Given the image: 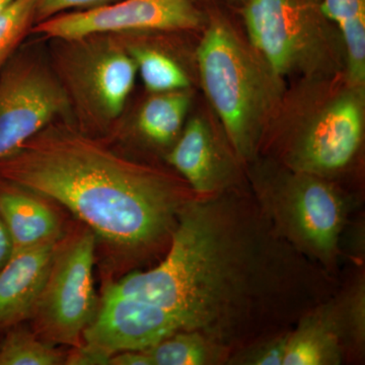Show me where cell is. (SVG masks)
<instances>
[{
	"label": "cell",
	"mask_w": 365,
	"mask_h": 365,
	"mask_svg": "<svg viewBox=\"0 0 365 365\" xmlns=\"http://www.w3.org/2000/svg\"><path fill=\"white\" fill-rule=\"evenodd\" d=\"M105 289L162 307L232 354L292 330L339 282L278 234L247 186L190 201L163 260Z\"/></svg>",
	"instance_id": "obj_1"
},
{
	"label": "cell",
	"mask_w": 365,
	"mask_h": 365,
	"mask_svg": "<svg viewBox=\"0 0 365 365\" xmlns=\"http://www.w3.org/2000/svg\"><path fill=\"white\" fill-rule=\"evenodd\" d=\"M237 13L252 44L287 83L346 72L344 43L324 0H246Z\"/></svg>",
	"instance_id": "obj_6"
},
{
	"label": "cell",
	"mask_w": 365,
	"mask_h": 365,
	"mask_svg": "<svg viewBox=\"0 0 365 365\" xmlns=\"http://www.w3.org/2000/svg\"><path fill=\"white\" fill-rule=\"evenodd\" d=\"M195 1L197 4H200V6H204V4H215L227 7V9H232V11H237L241 9L246 0H195Z\"/></svg>",
	"instance_id": "obj_27"
},
{
	"label": "cell",
	"mask_w": 365,
	"mask_h": 365,
	"mask_svg": "<svg viewBox=\"0 0 365 365\" xmlns=\"http://www.w3.org/2000/svg\"><path fill=\"white\" fill-rule=\"evenodd\" d=\"M110 365H153L148 350H129L113 355Z\"/></svg>",
	"instance_id": "obj_25"
},
{
	"label": "cell",
	"mask_w": 365,
	"mask_h": 365,
	"mask_svg": "<svg viewBox=\"0 0 365 365\" xmlns=\"http://www.w3.org/2000/svg\"><path fill=\"white\" fill-rule=\"evenodd\" d=\"M126 49L148 93L188 90L198 86L196 69L188 68L170 48L143 42L126 46Z\"/></svg>",
	"instance_id": "obj_17"
},
{
	"label": "cell",
	"mask_w": 365,
	"mask_h": 365,
	"mask_svg": "<svg viewBox=\"0 0 365 365\" xmlns=\"http://www.w3.org/2000/svg\"><path fill=\"white\" fill-rule=\"evenodd\" d=\"M179 331L176 319L162 307L105 289L81 343L112 357L122 351L150 349Z\"/></svg>",
	"instance_id": "obj_11"
},
{
	"label": "cell",
	"mask_w": 365,
	"mask_h": 365,
	"mask_svg": "<svg viewBox=\"0 0 365 365\" xmlns=\"http://www.w3.org/2000/svg\"><path fill=\"white\" fill-rule=\"evenodd\" d=\"M194 98V88L150 93L137 112L135 125L139 135L146 143L168 153L182 133L193 108Z\"/></svg>",
	"instance_id": "obj_16"
},
{
	"label": "cell",
	"mask_w": 365,
	"mask_h": 365,
	"mask_svg": "<svg viewBox=\"0 0 365 365\" xmlns=\"http://www.w3.org/2000/svg\"><path fill=\"white\" fill-rule=\"evenodd\" d=\"M249 186L278 234L337 277L341 235L348 215L337 182L288 169L259 155L246 165Z\"/></svg>",
	"instance_id": "obj_5"
},
{
	"label": "cell",
	"mask_w": 365,
	"mask_h": 365,
	"mask_svg": "<svg viewBox=\"0 0 365 365\" xmlns=\"http://www.w3.org/2000/svg\"><path fill=\"white\" fill-rule=\"evenodd\" d=\"M365 85L346 72L288 83L260 155L336 182L361 157Z\"/></svg>",
	"instance_id": "obj_4"
},
{
	"label": "cell",
	"mask_w": 365,
	"mask_h": 365,
	"mask_svg": "<svg viewBox=\"0 0 365 365\" xmlns=\"http://www.w3.org/2000/svg\"><path fill=\"white\" fill-rule=\"evenodd\" d=\"M0 181L56 201L110 248L144 260L169 249L195 192L176 172L117 155L68 127H46L0 160Z\"/></svg>",
	"instance_id": "obj_2"
},
{
	"label": "cell",
	"mask_w": 365,
	"mask_h": 365,
	"mask_svg": "<svg viewBox=\"0 0 365 365\" xmlns=\"http://www.w3.org/2000/svg\"><path fill=\"white\" fill-rule=\"evenodd\" d=\"M335 295L304 314L290 331L283 365H339L351 356Z\"/></svg>",
	"instance_id": "obj_13"
},
{
	"label": "cell",
	"mask_w": 365,
	"mask_h": 365,
	"mask_svg": "<svg viewBox=\"0 0 365 365\" xmlns=\"http://www.w3.org/2000/svg\"><path fill=\"white\" fill-rule=\"evenodd\" d=\"M0 217L13 244L14 253L56 242L63 225L45 197L0 181Z\"/></svg>",
	"instance_id": "obj_15"
},
{
	"label": "cell",
	"mask_w": 365,
	"mask_h": 365,
	"mask_svg": "<svg viewBox=\"0 0 365 365\" xmlns=\"http://www.w3.org/2000/svg\"><path fill=\"white\" fill-rule=\"evenodd\" d=\"M0 343V365H60L66 355L34 331L14 326Z\"/></svg>",
	"instance_id": "obj_20"
},
{
	"label": "cell",
	"mask_w": 365,
	"mask_h": 365,
	"mask_svg": "<svg viewBox=\"0 0 365 365\" xmlns=\"http://www.w3.org/2000/svg\"><path fill=\"white\" fill-rule=\"evenodd\" d=\"M14 1V0H0V14L4 13Z\"/></svg>",
	"instance_id": "obj_28"
},
{
	"label": "cell",
	"mask_w": 365,
	"mask_h": 365,
	"mask_svg": "<svg viewBox=\"0 0 365 365\" xmlns=\"http://www.w3.org/2000/svg\"><path fill=\"white\" fill-rule=\"evenodd\" d=\"M36 21V0H14L0 14V71Z\"/></svg>",
	"instance_id": "obj_21"
},
{
	"label": "cell",
	"mask_w": 365,
	"mask_h": 365,
	"mask_svg": "<svg viewBox=\"0 0 365 365\" xmlns=\"http://www.w3.org/2000/svg\"><path fill=\"white\" fill-rule=\"evenodd\" d=\"M165 158L199 197L249 186L246 167L206 102L202 109L190 113Z\"/></svg>",
	"instance_id": "obj_9"
},
{
	"label": "cell",
	"mask_w": 365,
	"mask_h": 365,
	"mask_svg": "<svg viewBox=\"0 0 365 365\" xmlns=\"http://www.w3.org/2000/svg\"><path fill=\"white\" fill-rule=\"evenodd\" d=\"M116 0H36V21L39 23L71 9H93Z\"/></svg>",
	"instance_id": "obj_23"
},
{
	"label": "cell",
	"mask_w": 365,
	"mask_h": 365,
	"mask_svg": "<svg viewBox=\"0 0 365 365\" xmlns=\"http://www.w3.org/2000/svg\"><path fill=\"white\" fill-rule=\"evenodd\" d=\"M205 9L195 0H116L105 6L52 16L33 32L73 42L113 33H200Z\"/></svg>",
	"instance_id": "obj_8"
},
{
	"label": "cell",
	"mask_w": 365,
	"mask_h": 365,
	"mask_svg": "<svg viewBox=\"0 0 365 365\" xmlns=\"http://www.w3.org/2000/svg\"><path fill=\"white\" fill-rule=\"evenodd\" d=\"M290 331L237 350L230 354L227 364L283 365Z\"/></svg>",
	"instance_id": "obj_22"
},
{
	"label": "cell",
	"mask_w": 365,
	"mask_h": 365,
	"mask_svg": "<svg viewBox=\"0 0 365 365\" xmlns=\"http://www.w3.org/2000/svg\"><path fill=\"white\" fill-rule=\"evenodd\" d=\"M72 90L91 119L106 125L122 114L135 86L137 69L126 46L105 44L79 57Z\"/></svg>",
	"instance_id": "obj_12"
},
{
	"label": "cell",
	"mask_w": 365,
	"mask_h": 365,
	"mask_svg": "<svg viewBox=\"0 0 365 365\" xmlns=\"http://www.w3.org/2000/svg\"><path fill=\"white\" fill-rule=\"evenodd\" d=\"M195 48L198 86L245 167L260 155L288 83L245 32L237 11L207 4Z\"/></svg>",
	"instance_id": "obj_3"
},
{
	"label": "cell",
	"mask_w": 365,
	"mask_h": 365,
	"mask_svg": "<svg viewBox=\"0 0 365 365\" xmlns=\"http://www.w3.org/2000/svg\"><path fill=\"white\" fill-rule=\"evenodd\" d=\"M344 43L346 76L365 85V0H324Z\"/></svg>",
	"instance_id": "obj_18"
},
{
	"label": "cell",
	"mask_w": 365,
	"mask_h": 365,
	"mask_svg": "<svg viewBox=\"0 0 365 365\" xmlns=\"http://www.w3.org/2000/svg\"><path fill=\"white\" fill-rule=\"evenodd\" d=\"M58 242L14 253L1 268L0 329L31 319Z\"/></svg>",
	"instance_id": "obj_14"
},
{
	"label": "cell",
	"mask_w": 365,
	"mask_h": 365,
	"mask_svg": "<svg viewBox=\"0 0 365 365\" xmlns=\"http://www.w3.org/2000/svg\"><path fill=\"white\" fill-rule=\"evenodd\" d=\"M14 253L13 244L6 225L0 217V270L11 258Z\"/></svg>",
	"instance_id": "obj_26"
},
{
	"label": "cell",
	"mask_w": 365,
	"mask_h": 365,
	"mask_svg": "<svg viewBox=\"0 0 365 365\" xmlns=\"http://www.w3.org/2000/svg\"><path fill=\"white\" fill-rule=\"evenodd\" d=\"M67 93L36 62L11 67L0 78V160L45 129L68 107Z\"/></svg>",
	"instance_id": "obj_10"
},
{
	"label": "cell",
	"mask_w": 365,
	"mask_h": 365,
	"mask_svg": "<svg viewBox=\"0 0 365 365\" xmlns=\"http://www.w3.org/2000/svg\"><path fill=\"white\" fill-rule=\"evenodd\" d=\"M95 232L81 225L57 242L49 272L31 321L34 332L52 345L81 344L86 327L97 314L93 285Z\"/></svg>",
	"instance_id": "obj_7"
},
{
	"label": "cell",
	"mask_w": 365,
	"mask_h": 365,
	"mask_svg": "<svg viewBox=\"0 0 365 365\" xmlns=\"http://www.w3.org/2000/svg\"><path fill=\"white\" fill-rule=\"evenodd\" d=\"M153 365L227 364L230 353L195 331H179L148 350Z\"/></svg>",
	"instance_id": "obj_19"
},
{
	"label": "cell",
	"mask_w": 365,
	"mask_h": 365,
	"mask_svg": "<svg viewBox=\"0 0 365 365\" xmlns=\"http://www.w3.org/2000/svg\"><path fill=\"white\" fill-rule=\"evenodd\" d=\"M111 356L104 352L83 344L73 347V350L66 357L67 365H110Z\"/></svg>",
	"instance_id": "obj_24"
}]
</instances>
